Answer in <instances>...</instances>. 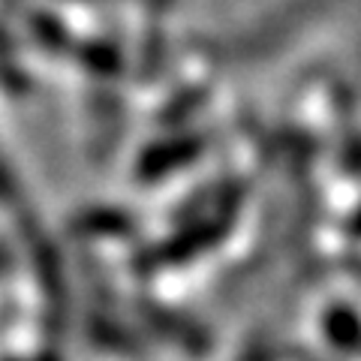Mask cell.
Listing matches in <instances>:
<instances>
[{
	"label": "cell",
	"mask_w": 361,
	"mask_h": 361,
	"mask_svg": "<svg viewBox=\"0 0 361 361\" xmlns=\"http://www.w3.org/2000/svg\"><path fill=\"white\" fill-rule=\"evenodd\" d=\"M199 154H202V142H199V139H180V142H172V154H169V157H145V160H142V175L160 178V175L169 172V166L196 160Z\"/></svg>",
	"instance_id": "obj_1"
},
{
	"label": "cell",
	"mask_w": 361,
	"mask_h": 361,
	"mask_svg": "<svg viewBox=\"0 0 361 361\" xmlns=\"http://www.w3.org/2000/svg\"><path fill=\"white\" fill-rule=\"evenodd\" d=\"M9 190H13V175H6L0 169V196H9Z\"/></svg>",
	"instance_id": "obj_2"
}]
</instances>
